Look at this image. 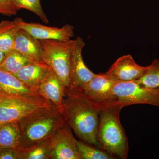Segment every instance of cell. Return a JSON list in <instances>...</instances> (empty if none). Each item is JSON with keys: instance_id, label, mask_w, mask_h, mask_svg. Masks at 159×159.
Masks as SVG:
<instances>
[{"instance_id": "6da1fadb", "label": "cell", "mask_w": 159, "mask_h": 159, "mask_svg": "<svg viewBox=\"0 0 159 159\" xmlns=\"http://www.w3.org/2000/svg\"><path fill=\"white\" fill-rule=\"evenodd\" d=\"M65 94L63 113L72 130L83 142L101 148L97 139L101 105L91 101L78 89L67 88Z\"/></svg>"}, {"instance_id": "7a4b0ae2", "label": "cell", "mask_w": 159, "mask_h": 159, "mask_svg": "<svg viewBox=\"0 0 159 159\" xmlns=\"http://www.w3.org/2000/svg\"><path fill=\"white\" fill-rule=\"evenodd\" d=\"M66 122L64 113L52 102L35 110L18 122L20 130L19 148L23 150L48 139Z\"/></svg>"}, {"instance_id": "3957f363", "label": "cell", "mask_w": 159, "mask_h": 159, "mask_svg": "<svg viewBox=\"0 0 159 159\" xmlns=\"http://www.w3.org/2000/svg\"><path fill=\"white\" fill-rule=\"evenodd\" d=\"M122 107L118 103L100 106L97 139L100 148L120 158L128 157V139L120 120Z\"/></svg>"}, {"instance_id": "277c9868", "label": "cell", "mask_w": 159, "mask_h": 159, "mask_svg": "<svg viewBox=\"0 0 159 159\" xmlns=\"http://www.w3.org/2000/svg\"><path fill=\"white\" fill-rule=\"evenodd\" d=\"M39 40L42 48V60L51 67L66 88L70 87L71 57L75 39Z\"/></svg>"}, {"instance_id": "5b68a950", "label": "cell", "mask_w": 159, "mask_h": 159, "mask_svg": "<svg viewBox=\"0 0 159 159\" xmlns=\"http://www.w3.org/2000/svg\"><path fill=\"white\" fill-rule=\"evenodd\" d=\"M113 93L117 103L122 108L134 104H148L159 107V88L146 87L138 80L116 83Z\"/></svg>"}, {"instance_id": "8992f818", "label": "cell", "mask_w": 159, "mask_h": 159, "mask_svg": "<svg viewBox=\"0 0 159 159\" xmlns=\"http://www.w3.org/2000/svg\"><path fill=\"white\" fill-rule=\"evenodd\" d=\"M51 102L42 97L0 95V125L18 122L33 111Z\"/></svg>"}, {"instance_id": "52a82bcc", "label": "cell", "mask_w": 159, "mask_h": 159, "mask_svg": "<svg viewBox=\"0 0 159 159\" xmlns=\"http://www.w3.org/2000/svg\"><path fill=\"white\" fill-rule=\"evenodd\" d=\"M116 80L107 72L96 74L87 84L79 89L86 97L99 105L117 103L113 93Z\"/></svg>"}, {"instance_id": "ba28073f", "label": "cell", "mask_w": 159, "mask_h": 159, "mask_svg": "<svg viewBox=\"0 0 159 159\" xmlns=\"http://www.w3.org/2000/svg\"><path fill=\"white\" fill-rule=\"evenodd\" d=\"M85 43L83 39L78 37L71 57L70 88L81 89L95 76L86 66L82 57V50Z\"/></svg>"}, {"instance_id": "9c48e42d", "label": "cell", "mask_w": 159, "mask_h": 159, "mask_svg": "<svg viewBox=\"0 0 159 159\" xmlns=\"http://www.w3.org/2000/svg\"><path fill=\"white\" fill-rule=\"evenodd\" d=\"M20 28L27 31L38 39H54L67 41L74 35V27L66 25L61 28L48 27L39 23H27L19 18Z\"/></svg>"}, {"instance_id": "30bf717a", "label": "cell", "mask_w": 159, "mask_h": 159, "mask_svg": "<svg viewBox=\"0 0 159 159\" xmlns=\"http://www.w3.org/2000/svg\"><path fill=\"white\" fill-rule=\"evenodd\" d=\"M50 159H81L77 150V140L67 122L56 132Z\"/></svg>"}, {"instance_id": "8fae6325", "label": "cell", "mask_w": 159, "mask_h": 159, "mask_svg": "<svg viewBox=\"0 0 159 159\" xmlns=\"http://www.w3.org/2000/svg\"><path fill=\"white\" fill-rule=\"evenodd\" d=\"M146 69L147 66L139 65L130 54H127L118 58L107 73L117 82H125L140 79Z\"/></svg>"}, {"instance_id": "7c38bea8", "label": "cell", "mask_w": 159, "mask_h": 159, "mask_svg": "<svg viewBox=\"0 0 159 159\" xmlns=\"http://www.w3.org/2000/svg\"><path fill=\"white\" fill-rule=\"evenodd\" d=\"M66 88L53 70L41 83L37 89L41 97L56 105L63 112V102Z\"/></svg>"}, {"instance_id": "4fadbf2b", "label": "cell", "mask_w": 159, "mask_h": 159, "mask_svg": "<svg viewBox=\"0 0 159 159\" xmlns=\"http://www.w3.org/2000/svg\"><path fill=\"white\" fill-rule=\"evenodd\" d=\"M52 70L51 67L43 61H33L13 75L29 88L37 92L40 84Z\"/></svg>"}, {"instance_id": "5bb4252c", "label": "cell", "mask_w": 159, "mask_h": 159, "mask_svg": "<svg viewBox=\"0 0 159 159\" xmlns=\"http://www.w3.org/2000/svg\"><path fill=\"white\" fill-rule=\"evenodd\" d=\"M32 61L42 60V48L39 40L20 28L15 40L14 49Z\"/></svg>"}, {"instance_id": "9a60e30c", "label": "cell", "mask_w": 159, "mask_h": 159, "mask_svg": "<svg viewBox=\"0 0 159 159\" xmlns=\"http://www.w3.org/2000/svg\"><path fill=\"white\" fill-rule=\"evenodd\" d=\"M0 95L11 97H41L13 74L0 69Z\"/></svg>"}, {"instance_id": "2e32d148", "label": "cell", "mask_w": 159, "mask_h": 159, "mask_svg": "<svg viewBox=\"0 0 159 159\" xmlns=\"http://www.w3.org/2000/svg\"><path fill=\"white\" fill-rule=\"evenodd\" d=\"M20 29L19 18L0 22V50L7 55L14 49L15 40Z\"/></svg>"}, {"instance_id": "e0dca14e", "label": "cell", "mask_w": 159, "mask_h": 159, "mask_svg": "<svg viewBox=\"0 0 159 159\" xmlns=\"http://www.w3.org/2000/svg\"><path fill=\"white\" fill-rule=\"evenodd\" d=\"M56 133L48 139L23 149V159H50Z\"/></svg>"}, {"instance_id": "ac0fdd59", "label": "cell", "mask_w": 159, "mask_h": 159, "mask_svg": "<svg viewBox=\"0 0 159 159\" xmlns=\"http://www.w3.org/2000/svg\"><path fill=\"white\" fill-rule=\"evenodd\" d=\"M20 138V130L18 122L0 125V148L19 149Z\"/></svg>"}, {"instance_id": "d6986e66", "label": "cell", "mask_w": 159, "mask_h": 159, "mask_svg": "<svg viewBox=\"0 0 159 159\" xmlns=\"http://www.w3.org/2000/svg\"><path fill=\"white\" fill-rule=\"evenodd\" d=\"M31 61H33L13 50L5 56L0 64V69L10 74H16Z\"/></svg>"}, {"instance_id": "ffe728a7", "label": "cell", "mask_w": 159, "mask_h": 159, "mask_svg": "<svg viewBox=\"0 0 159 159\" xmlns=\"http://www.w3.org/2000/svg\"><path fill=\"white\" fill-rule=\"evenodd\" d=\"M77 150L81 159H113L115 157L103 149L77 140Z\"/></svg>"}, {"instance_id": "44dd1931", "label": "cell", "mask_w": 159, "mask_h": 159, "mask_svg": "<svg viewBox=\"0 0 159 159\" xmlns=\"http://www.w3.org/2000/svg\"><path fill=\"white\" fill-rule=\"evenodd\" d=\"M138 80L146 87L159 88V59H154L147 66L144 75Z\"/></svg>"}, {"instance_id": "7402d4cb", "label": "cell", "mask_w": 159, "mask_h": 159, "mask_svg": "<svg viewBox=\"0 0 159 159\" xmlns=\"http://www.w3.org/2000/svg\"><path fill=\"white\" fill-rule=\"evenodd\" d=\"M11 2L18 11L20 9H27L36 14L45 24H49V20L43 11L40 0H11Z\"/></svg>"}, {"instance_id": "603a6c76", "label": "cell", "mask_w": 159, "mask_h": 159, "mask_svg": "<svg viewBox=\"0 0 159 159\" xmlns=\"http://www.w3.org/2000/svg\"><path fill=\"white\" fill-rule=\"evenodd\" d=\"M0 159H23V151L11 148H0Z\"/></svg>"}, {"instance_id": "cb8c5ba5", "label": "cell", "mask_w": 159, "mask_h": 159, "mask_svg": "<svg viewBox=\"0 0 159 159\" xmlns=\"http://www.w3.org/2000/svg\"><path fill=\"white\" fill-rule=\"evenodd\" d=\"M17 12L11 0H0V14L11 16L16 15Z\"/></svg>"}, {"instance_id": "d4e9b609", "label": "cell", "mask_w": 159, "mask_h": 159, "mask_svg": "<svg viewBox=\"0 0 159 159\" xmlns=\"http://www.w3.org/2000/svg\"><path fill=\"white\" fill-rule=\"evenodd\" d=\"M5 54L0 50V64H1V63L2 62V61H3V60H4V58H5Z\"/></svg>"}, {"instance_id": "484cf974", "label": "cell", "mask_w": 159, "mask_h": 159, "mask_svg": "<svg viewBox=\"0 0 159 159\" xmlns=\"http://www.w3.org/2000/svg\"></svg>"}]
</instances>
